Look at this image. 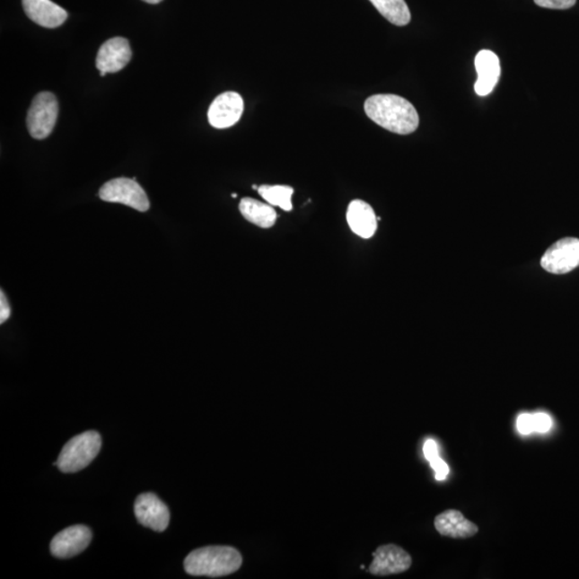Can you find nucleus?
<instances>
[{"instance_id":"obj_9","label":"nucleus","mask_w":579,"mask_h":579,"mask_svg":"<svg viewBox=\"0 0 579 579\" xmlns=\"http://www.w3.org/2000/svg\"><path fill=\"white\" fill-rule=\"evenodd\" d=\"M135 513L141 525L162 532L170 522L168 506L152 493L142 494L136 500Z\"/></svg>"},{"instance_id":"obj_16","label":"nucleus","mask_w":579,"mask_h":579,"mask_svg":"<svg viewBox=\"0 0 579 579\" xmlns=\"http://www.w3.org/2000/svg\"><path fill=\"white\" fill-rule=\"evenodd\" d=\"M240 212L247 222L263 229L272 228L277 219V214L270 204L251 197L241 198Z\"/></svg>"},{"instance_id":"obj_3","label":"nucleus","mask_w":579,"mask_h":579,"mask_svg":"<svg viewBox=\"0 0 579 579\" xmlns=\"http://www.w3.org/2000/svg\"><path fill=\"white\" fill-rule=\"evenodd\" d=\"M101 444V434L93 430L75 435L65 444L54 465L65 473L79 472L96 459Z\"/></svg>"},{"instance_id":"obj_5","label":"nucleus","mask_w":579,"mask_h":579,"mask_svg":"<svg viewBox=\"0 0 579 579\" xmlns=\"http://www.w3.org/2000/svg\"><path fill=\"white\" fill-rule=\"evenodd\" d=\"M99 197L103 201L124 204L139 212H147L151 206L145 189L136 180L119 178L110 180L101 187Z\"/></svg>"},{"instance_id":"obj_15","label":"nucleus","mask_w":579,"mask_h":579,"mask_svg":"<svg viewBox=\"0 0 579 579\" xmlns=\"http://www.w3.org/2000/svg\"><path fill=\"white\" fill-rule=\"evenodd\" d=\"M347 222L353 233L362 239H371L378 228V218L373 207L362 200H355L349 204Z\"/></svg>"},{"instance_id":"obj_25","label":"nucleus","mask_w":579,"mask_h":579,"mask_svg":"<svg viewBox=\"0 0 579 579\" xmlns=\"http://www.w3.org/2000/svg\"><path fill=\"white\" fill-rule=\"evenodd\" d=\"M143 2H145L147 4H156L162 3V0H143Z\"/></svg>"},{"instance_id":"obj_11","label":"nucleus","mask_w":579,"mask_h":579,"mask_svg":"<svg viewBox=\"0 0 579 579\" xmlns=\"http://www.w3.org/2000/svg\"><path fill=\"white\" fill-rule=\"evenodd\" d=\"M92 540L91 529L83 526H71L60 531L51 542V553L60 559L73 558L87 548Z\"/></svg>"},{"instance_id":"obj_24","label":"nucleus","mask_w":579,"mask_h":579,"mask_svg":"<svg viewBox=\"0 0 579 579\" xmlns=\"http://www.w3.org/2000/svg\"><path fill=\"white\" fill-rule=\"evenodd\" d=\"M423 451L425 457H426L429 461L439 456L437 443H435L434 440H427L426 443L424 444Z\"/></svg>"},{"instance_id":"obj_17","label":"nucleus","mask_w":579,"mask_h":579,"mask_svg":"<svg viewBox=\"0 0 579 579\" xmlns=\"http://www.w3.org/2000/svg\"><path fill=\"white\" fill-rule=\"evenodd\" d=\"M390 23L406 26L410 23L411 13L405 0H369Z\"/></svg>"},{"instance_id":"obj_13","label":"nucleus","mask_w":579,"mask_h":579,"mask_svg":"<svg viewBox=\"0 0 579 579\" xmlns=\"http://www.w3.org/2000/svg\"><path fill=\"white\" fill-rule=\"evenodd\" d=\"M23 7L32 22L47 29H57L68 18L67 11L51 0H23Z\"/></svg>"},{"instance_id":"obj_23","label":"nucleus","mask_w":579,"mask_h":579,"mask_svg":"<svg viewBox=\"0 0 579 579\" xmlns=\"http://www.w3.org/2000/svg\"><path fill=\"white\" fill-rule=\"evenodd\" d=\"M11 316V308L4 291L0 292V323L7 321Z\"/></svg>"},{"instance_id":"obj_20","label":"nucleus","mask_w":579,"mask_h":579,"mask_svg":"<svg viewBox=\"0 0 579 579\" xmlns=\"http://www.w3.org/2000/svg\"><path fill=\"white\" fill-rule=\"evenodd\" d=\"M533 416V429L534 432L546 433L551 427V418L545 413H537Z\"/></svg>"},{"instance_id":"obj_21","label":"nucleus","mask_w":579,"mask_h":579,"mask_svg":"<svg viewBox=\"0 0 579 579\" xmlns=\"http://www.w3.org/2000/svg\"><path fill=\"white\" fill-rule=\"evenodd\" d=\"M430 466L434 469L435 471V478L438 479V481H443V479L448 477V474L450 472L448 465L440 459V457H435V459L429 461Z\"/></svg>"},{"instance_id":"obj_14","label":"nucleus","mask_w":579,"mask_h":579,"mask_svg":"<svg viewBox=\"0 0 579 579\" xmlns=\"http://www.w3.org/2000/svg\"><path fill=\"white\" fill-rule=\"evenodd\" d=\"M434 528L441 536L453 539H468L476 536L478 528L476 523L468 521L462 513L448 510L434 518Z\"/></svg>"},{"instance_id":"obj_4","label":"nucleus","mask_w":579,"mask_h":579,"mask_svg":"<svg viewBox=\"0 0 579 579\" xmlns=\"http://www.w3.org/2000/svg\"><path fill=\"white\" fill-rule=\"evenodd\" d=\"M58 116V102L52 92L38 93L27 114V128L37 140L46 139L52 134Z\"/></svg>"},{"instance_id":"obj_19","label":"nucleus","mask_w":579,"mask_h":579,"mask_svg":"<svg viewBox=\"0 0 579 579\" xmlns=\"http://www.w3.org/2000/svg\"><path fill=\"white\" fill-rule=\"evenodd\" d=\"M539 7L557 10L570 9L576 4V0H534Z\"/></svg>"},{"instance_id":"obj_2","label":"nucleus","mask_w":579,"mask_h":579,"mask_svg":"<svg viewBox=\"0 0 579 579\" xmlns=\"http://www.w3.org/2000/svg\"><path fill=\"white\" fill-rule=\"evenodd\" d=\"M241 564L239 550L229 546H207L191 551L184 567L192 576L222 577L239 570Z\"/></svg>"},{"instance_id":"obj_8","label":"nucleus","mask_w":579,"mask_h":579,"mask_svg":"<svg viewBox=\"0 0 579 579\" xmlns=\"http://www.w3.org/2000/svg\"><path fill=\"white\" fill-rule=\"evenodd\" d=\"M244 112V101L240 93L227 92L218 96L208 110V121L214 128L225 129L234 126Z\"/></svg>"},{"instance_id":"obj_10","label":"nucleus","mask_w":579,"mask_h":579,"mask_svg":"<svg viewBox=\"0 0 579 579\" xmlns=\"http://www.w3.org/2000/svg\"><path fill=\"white\" fill-rule=\"evenodd\" d=\"M132 57L131 48L128 40L125 38L115 37L104 42L96 59V66L101 75L115 74L123 70L130 62Z\"/></svg>"},{"instance_id":"obj_7","label":"nucleus","mask_w":579,"mask_h":579,"mask_svg":"<svg viewBox=\"0 0 579 579\" xmlns=\"http://www.w3.org/2000/svg\"><path fill=\"white\" fill-rule=\"evenodd\" d=\"M411 565V556L405 549L395 544H388L380 546L374 551L369 572L377 576L399 575L409 570Z\"/></svg>"},{"instance_id":"obj_22","label":"nucleus","mask_w":579,"mask_h":579,"mask_svg":"<svg viewBox=\"0 0 579 579\" xmlns=\"http://www.w3.org/2000/svg\"><path fill=\"white\" fill-rule=\"evenodd\" d=\"M517 428L522 434H529L534 432L533 429V416L522 415L517 420Z\"/></svg>"},{"instance_id":"obj_18","label":"nucleus","mask_w":579,"mask_h":579,"mask_svg":"<svg viewBox=\"0 0 579 579\" xmlns=\"http://www.w3.org/2000/svg\"><path fill=\"white\" fill-rule=\"evenodd\" d=\"M260 196L272 206H278L283 208L285 212L292 211V196H294V189L290 186L283 185H263L258 189Z\"/></svg>"},{"instance_id":"obj_26","label":"nucleus","mask_w":579,"mask_h":579,"mask_svg":"<svg viewBox=\"0 0 579 579\" xmlns=\"http://www.w3.org/2000/svg\"><path fill=\"white\" fill-rule=\"evenodd\" d=\"M232 197H237L236 193H233V195H232Z\"/></svg>"},{"instance_id":"obj_6","label":"nucleus","mask_w":579,"mask_h":579,"mask_svg":"<svg viewBox=\"0 0 579 579\" xmlns=\"http://www.w3.org/2000/svg\"><path fill=\"white\" fill-rule=\"evenodd\" d=\"M540 266L550 274L564 275L579 267V239L565 237L544 253Z\"/></svg>"},{"instance_id":"obj_12","label":"nucleus","mask_w":579,"mask_h":579,"mask_svg":"<svg viewBox=\"0 0 579 579\" xmlns=\"http://www.w3.org/2000/svg\"><path fill=\"white\" fill-rule=\"evenodd\" d=\"M478 80L474 90L478 96H488L499 81L501 68L497 55L489 49L478 52L476 57Z\"/></svg>"},{"instance_id":"obj_1","label":"nucleus","mask_w":579,"mask_h":579,"mask_svg":"<svg viewBox=\"0 0 579 579\" xmlns=\"http://www.w3.org/2000/svg\"><path fill=\"white\" fill-rule=\"evenodd\" d=\"M365 113L374 123L396 135H410L420 125L412 103L397 95H374L365 101Z\"/></svg>"}]
</instances>
